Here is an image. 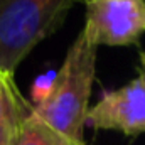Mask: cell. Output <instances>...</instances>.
<instances>
[{"instance_id": "cell-1", "label": "cell", "mask_w": 145, "mask_h": 145, "mask_svg": "<svg viewBox=\"0 0 145 145\" xmlns=\"http://www.w3.org/2000/svg\"><path fill=\"white\" fill-rule=\"evenodd\" d=\"M96 49L81 31L69 46L47 93L32 108L36 116L76 144H84L83 130L95 83Z\"/></svg>"}, {"instance_id": "cell-2", "label": "cell", "mask_w": 145, "mask_h": 145, "mask_svg": "<svg viewBox=\"0 0 145 145\" xmlns=\"http://www.w3.org/2000/svg\"><path fill=\"white\" fill-rule=\"evenodd\" d=\"M72 0H0V71L14 78L19 64L54 34Z\"/></svg>"}, {"instance_id": "cell-3", "label": "cell", "mask_w": 145, "mask_h": 145, "mask_svg": "<svg viewBox=\"0 0 145 145\" xmlns=\"http://www.w3.org/2000/svg\"><path fill=\"white\" fill-rule=\"evenodd\" d=\"M88 40L98 46H132L145 34V0H86Z\"/></svg>"}, {"instance_id": "cell-4", "label": "cell", "mask_w": 145, "mask_h": 145, "mask_svg": "<svg viewBox=\"0 0 145 145\" xmlns=\"http://www.w3.org/2000/svg\"><path fill=\"white\" fill-rule=\"evenodd\" d=\"M86 125L96 130H115L127 137L145 133V69L125 86L103 93L88 111Z\"/></svg>"}, {"instance_id": "cell-5", "label": "cell", "mask_w": 145, "mask_h": 145, "mask_svg": "<svg viewBox=\"0 0 145 145\" xmlns=\"http://www.w3.org/2000/svg\"><path fill=\"white\" fill-rule=\"evenodd\" d=\"M32 110L27 108L14 78L0 71V145H12Z\"/></svg>"}, {"instance_id": "cell-6", "label": "cell", "mask_w": 145, "mask_h": 145, "mask_svg": "<svg viewBox=\"0 0 145 145\" xmlns=\"http://www.w3.org/2000/svg\"><path fill=\"white\" fill-rule=\"evenodd\" d=\"M12 145H86L76 144L71 138L64 137L57 130H54L51 125H47L44 120L36 116L32 111L24 120L20 132Z\"/></svg>"}]
</instances>
